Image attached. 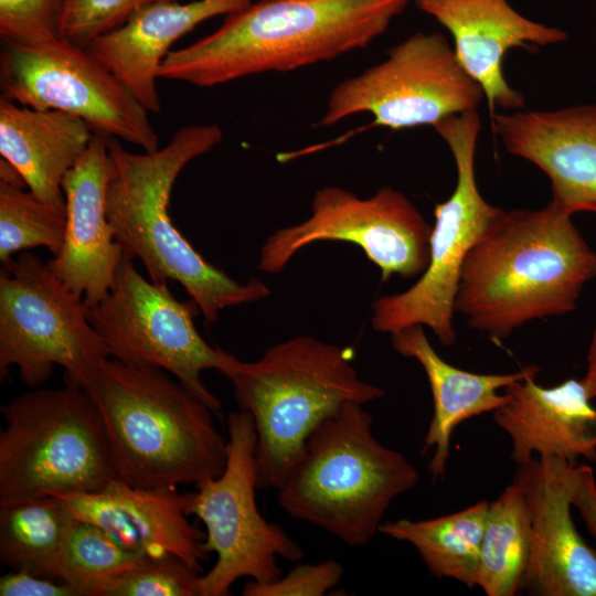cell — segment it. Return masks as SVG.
<instances>
[{
    "instance_id": "1",
    "label": "cell",
    "mask_w": 596,
    "mask_h": 596,
    "mask_svg": "<svg viewBox=\"0 0 596 596\" xmlns=\"http://www.w3.org/2000/svg\"><path fill=\"white\" fill-rule=\"evenodd\" d=\"M567 214L551 202L539 210L500 209L468 253L455 311L491 339L528 321L573 311L596 277V253Z\"/></svg>"
},
{
    "instance_id": "2",
    "label": "cell",
    "mask_w": 596,
    "mask_h": 596,
    "mask_svg": "<svg viewBox=\"0 0 596 596\" xmlns=\"http://www.w3.org/2000/svg\"><path fill=\"white\" fill-rule=\"evenodd\" d=\"M414 0H257L173 50L158 78L199 87L287 72L368 46Z\"/></svg>"
},
{
    "instance_id": "3",
    "label": "cell",
    "mask_w": 596,
    "mask_h": 596,
    "mask_svg": "<svg viewBox=\"0 0 596 596\" xmlns=\"http://www.w3.org/2000/svg\"><path fill=\"white\" fill-rule=\"evenodd\" d=\"M223 139L215 124L179 128L152 152L134 153L108 137L106 213L124 251L138 258L155 283L178 281L207 323L227 307L269 296L259 279L241 283L207 262L177 230L169 214L173 184L183 168Z\"/></svg>"
},
{
    "instance_id": "4",
    "label": "cell",
    "mask_w": 596,
    "mask_h": 596,
    "mask_svg": "<svg viewBox=\"0 0 596 596\" xmlns=\"http://www.w3.org/2000/svg\"><path fill=\"white\" fill-rule=\"evenodd\" d=\"M167 373L109 358L83 386L97 405L117 479L132 487L198 486L226 465L214 412Z\"/></svg>"
},
{
    "instance_id": "5",
    "label": "cell",
    "mask_w": 596,
    "mask_h": 596,
    "mask_svg": "<svg viewBox=\"0 0 596 596\" xmlns=\"http://www.w3.org/2000/svg\"><path fill=\"white\" fill-rule=\"evenodd\" d=\"M353 356L351 347L301 334L274 344L257 361H240L225 375L240 409L254 422L258 489L279 488L326 417L385 395L359 376Z\"/></svg>"
},
{
    "instance_id": "6",
    "label": "cell",
    "mask_w": 596,
    "mask_h": 596,
    "mask_svg": "<svg viewBox=\"0 0 596 596\" xmlns=\"http://www.w3.org/2000/svg\"><path fill=\"white\" fill-rule=\"evenodd\" d=\"M372 427L373 417L356 403L326 417L277 489L281 509L350 546L368 544L394 499L419 480L415 466L382 445Z\"/></svg>"
},
{
    "instance_id": "7",
    "label": "cell",
    "mask_w": 596,
    "mask_h": 596,
    "mask_svg": "<svg viewBox=\"0 0 596 596\" xmlns=\"http://www.w3.org/2000/svg\"><path fill=\"white\" fill-rule=\"evenodd\" d=\"M0 411V504L99 492L117 479L97 405L83 386L33 389Z\"/></svg>"
},
{
    "instance_id": "8",
    "label": "cell",
    "mask_w": 596,
    "mask_h": 596,
    "mask_svg": "<svg viewBox=\"0 0 596 596\" xmlns=\"http://www.w3.org/2000/svg\"><path fill=\"white\" fill-rule=\"evenodd\" d=\"M110 358L88 318V308L51 269L22 252L0 268V380L11 366L38 389L54 365L65 381L84 386Z\"/></svg>"
},
{
    "instance_id": "9",
    "label": "cell",
    "mask_w": 596,
    "mask_h": 596,
    "mask_svg": "<svg viewBox=\"0 0 596 596\" xmlns=\"http://www.w3.org/2000/svg\"><path fill=\"white\" fill-rule=\"evenodd\" d=\"M447 143L456 166L451 195L435 206L429 263L408 289L376 299L374 330L394 333L411 326L428 327L439 342H456L455 299L465 259L500 207L481 195L475 171L481 121L477 109L449 117L434 127Z\"/></svg>"
},
{
    "instance_id": "10",
    "label": "cell",
    "mask_w": 596,
    "mask_h": 596,
    "mask_svg": "<svg viewBox=\"0 0 596 596\" xmlns=\"http://www.w3.org/2000/svg\"><path fill=\"white\" fill-rule=\"evenodd\" d=\"M134 260L124 251L109 292L88 308L93 327L110 358L167 371L222 417L221 402L201 373L215 370L226 375L241 360L201 337L194 324L201 312L194 299L178 300L168 283L145 278Z\"/></svg>"
},
{
    "instance_id": "11",
    "label": "cell",
    "mask_w": 596,
    "mask_h": 596,
    "mask_svg": "<svg viewBox=\"0 0 596 596\" xmlns=\"http://www.w3.org/2000/svg\"><path fill=\"white\" fill-rule=\"evenodd\" d=\"M227 436L223 472L195 486L187 504V514L205 526L203 549L216 554L215 564L200 577V596L230 595L242 577L273 582L281 575L277 557L297 562L304 555L302 547L257 508V436L251 414L230 413Z\"/></svg>"
},
{
    "instance_id": "12",
    "label": "cell",
    "mask_w": 596,
    "mask_h": 596,
    "mask_svg": "<svg viewBox=\"0 0 596 596\" xmlns=\"http://www.w3.org/2000/svg\"><path fill=\"white\" fill-rule=\"evenodd\" d=\"M483 99L482 88L462 67L447 38L416 32L393 46L383 62L339 83L320 124L369 113L371 126L435 127L477 109Z\"/></svg>"
},
{
    "instance_id": "13",
    "label": "cell",
    "mask_w": 596,
    "mask_h": 596,
    "mask_svg": "<svg viewBox=\"0 0 596 596\" xmlns=\"http://www.w3.org/2000/svg\"><path fill=\"white\" fill-rule=\"evenodd\" d=\"M1 98L22 106L65 111L94 132L159 149L149 113L86 47L65 39L36 46L2 41Z\"/></svg>"
},
{
    "instance_id": "14",
    "label": "cell",
    "mask_w": 596,
    "mask_h": 596,
    "mask_svg": "<svg viewBox=\"0 0 596 596\" xmlns=\"http://www.w3.org/2000/svg\"><path fill=\"white\" fill-rule=\"evenodd\" d=\"M432 226L400 191L384 187L360 198L339 187L315 192L311 215L277 230L264 242L257 268L280 273L302 247L320 241L350 242L381 269L382 280L422 275L429 263Z\"/></svg>"
},
{
    "instance_id": "15",
    "label": "cell",
    "mask_w": 596,
    "mask_h": 596,
    "mask_svg": "<svg viewBox=\"0 0 596 596\" xmlns=\"http://www.w3.org/2000/svg\"><path fill=\"white\" fill-rule=\"evenodd\" d=\"M579 466L556 457H533L513 477L525 497L532 531L524 587L543 596H596V550L571 515Z\"/></svg>"
},
{
    "instance_id": "16",
    "label": "cell",
    "mask_w": 596,
    "mask_h": 596,
    "mask_svg": "<svg viewBox=\"0 0 596 596\" xmlns=\"http://www.w3.org/2000/svg\"><path fill=\"white\" fill-rule=\"evenodd\" d=\"M491 116L508 152L550 179L553 205L571 215L596 213V105Z\"/></svg>"
},
{
    "instance_id": "17",
    "label": "cell",
    "mask_w": 596,
    "mask_h": 596,
    "mask_svg": "<svg viewBox=\"0 0 596 596\" xmlns=\"http://www.w3.org/2000/svg\"><path fill=\"white\" fill-rule=\"evenodd\" d=\"M451 35L457 58L480 85L489 111L524 108V98L504 77L503 61L513 47L563 43L567 33L525 18L508 0H414Z\"/></svg>"
},
{
    "instance_id": "18",
    "label": "cell",
    "mask_w": 596,
    "mask_h": 596,
    "mask_svg": "<svg viewBox=\"0 0 596 596\" xmlns=\"http://www.w3.org/2000/svg\"><path fill=\"white\" fill-rule=\"evenodd\" d=\"M108 137L94 132L91 143L63 180L66 228L49 262L53 273L87 308L109 292L124 248L106 213Z\"/></svg>"
},
{
    "instance_id": "19",
    "label": "cell",
    "mask_w": 596,
    "mask_h": 596,
    "mask_svg": "<svg viewBox=\"0 0 596 596\" xmlns=\"http://www.w3.org/2000/svg\"><path fill=\"white\" fill-rule=\"evenodd\" d=\"M61 497L77 521L92 523L147 557L173 554L202 573L205 534L188 520V493L150 490L113 480L99 492Z\"/></svg>"
},
{
    "instance_id": "20",
    "label": "cell",
    "mask_w": 596,
    "mask_h": 596,
    "mask_svg": "<svg viewBox=\"0 0 596 596\" xmlns=\"http://www.w3.org/2000/svg\"><path fill=\"white\" fill-rule=\"evenodd\" d=\"M535 377L508 385L505 402L492 415L511 439V459L517 465L547 456L596 461V407L582 380L545 387Z\"/></svg>"
},
{
    "instance_id": "21",
    "label": "cell",
    "mask_w": 596,
    "mask_h": 596,
    "mask_svg": "<svg viewBox=\"0 0 596 596\" xmlns=\"http://www.w3.org/2000/svg\"><path fill=\"white\" fill-rule=\"evenodd\" d=\"M251 0L158 2L134 12L116 29L93 39L89 53L110 71L148 113L160 111L158 68L172 44L202 22L227 15Z\"/></svg>"
},
{
    "instance_id": "22",
    "label": "cell",
    "mask_w": 596,
    "mask_h": 596,
    "mask_svg": "<svg viewBox=\"0 0 596 596\" xmlns=\"http://www.w3.org/2000/svg\"><path fill=\"white\" fill-rule=\"evenodd\" d=\"M391 342L397 353L415 359L422 365L429 383L433 417L422 453L434 450L428 464L434 481L445 473L455 428L466 419L493 413L507 398L504 393H499L501 389L540 372L535 365L503 374H481L456 368L439 356L419 324L392 333Z\"/></svg>"
},
{
    "instance_id": "23",
    "label": "cell",
    "mask_w": 596,
    "mask_h": 596,
    "mask_svg": "<svg viewBox=\"0 0 596 596\" xmlns=\"http://www.w3.org/2000/svg\"><path fill=\"white\" fill-rule=\"evenodd\" d=\"M92 127L78 116L19 107L0 98V155L42 202L66 211L63 180L87 150Z\"/></svg>"
},
{
    "instance_id": "24",
    "label": "cell",
    "mask_w": 596,
    "mask_h": 596,
    "mask_svg": "<svg viewBox=\"0 0 596 596\" xmlns=\"http://www.w3.org/2000/svg\"><path fill=\"white\" fill-rule=\"evenodd\" d=\"M489 501L441 517L383 522L379 532L413 545L432 575L476 586Z\"/></svg>"
},
{
    "instance_id": "25",
    "label": "cell",
    "mask_w": 596,
    "mask_h": 596,
    "mask_svg": "<svg viewBox=\"0 0 596 596\" xmlns=\"http://www.w3.org/2000/svg\"><path fill=\"white\" fill-rule=\"evenodd\" d=\"M76 522L57 496L0 504V561L13 571L56 579L58 558Z\"/></svg>"
},
{
    "instance_id": "26",
    "label": "cell",
    "mask_w": 596,
    "mask_h": 596,
    "mask_svg": "<svg viewBox=\"0 0 596 596\" xmlns=\"http://www.w3.org/2000/svg\"><path fill=\"white\" fill-rule=\"evenodd\" d=\"M532 531L528 503L512 481L489 502L476 586L488 596H513L524 587Z\"/></svg>"
},
{
    "instance_id": "27",
    "label": "cell",
    "mask_w": 596,
    "mask_h": 596,
    "mask_svg": "<svg viewBox=\"0 0 596 596\" xmlns=\"http://www.w3.org/2000/svg\"><path fill=\"white\" fill-rule=\"evenodd\" d=\"M146 558L103 529L77 521L62 550L55 578L71 585L78 596H110Z\"/></svg>"
},
{
    "instance_id": "28",
    "label": "cell",
    "mask_w": 596,
    "mask_h": 596,
    "mask_svg": "<svg viewBox=\"0 0 596 596\" xmlns=\"http://www.w3.org/2000/svg\"><path fill=\"white\" fill-rule=\"evenodd\" d=\"M24 188L0 181L1 264L34 247H45L54 256L64 241L66 211L42 202Z\"/></svg>"
},
{
    "instance_id": "29",
    "label": "cell",
    "mask_w": 596,
    "mask_h": 596,
    "mask_svg": "<svg viewBox=\"0 0 596 596\" xmlns=\"http://www.w3.org/2000/svg\"><path fill=\"white\" fill-rule=\"evenodd\" d=\"M66 0H0L1 41L36 46L63 40Z\"/></svg>"
},
{
    "instance_id": "30",
    "label": "cell",
    "mask_w": 596,
    "mask_h": 596,
    "mask_svg": "<svg viewBox=\"0 0 596 596\" xmlns=\"http://www.w3.org/2000/svg\"><path fill=\"white\" fill-rule=\"evenodd\" d=\"M201 575L173 554L147 557L110 596H200Z\"/></svg>"
},
{
    "instance_id": "31",
    "label": "cell",
    "mask_w": 596,
    "mask_h": 596,
    "mask_svg": "<svg viewBox=\"0 0 596 596\" xmlns=\"http://www.w3.org/2000/svg\"><path fill=\"white\" fill-rule=\"evenodd\" d=\"M172 1L179 0H66L63 36L86 47L93 39L121 25L137 10Z\"/></svg>"
},
{
    "instance_id": "32",
    "label": "cell",
    "mask_w": 596,
    "mask_h": 596,
    "mask_svg": "<svg viewBox=\"0 0 596 596\" xmlns=\"http://www.w3.org/2000/svg\"><path fill=\"white\" fill-rule=\"evenodd\" d=\"M343 566L329 558L317 564H298L285 576L273 582L251 581L244 596H322L331 590L343 576Z\"/></svg>"
},
{
    "instance_id": "33",
    "label": "cell",
    "mask_w": 596,
    "mask_h": 596,
    "mask_svg": "<svg viewBox=\"0 0 596 596\" xmlns=\"http://www.w3.org/2000/svg\"><path fill=\"white\" fill-rule=\"evenodd\" d=\"M0 595L78 596L77 592L63 581L13 570L0 578Z\"/></svg>"
},
{
    "instance_id": "34",
    "label": "cell",
    "mask_w": 596,
    "mask_h": 596,
    "mask_svg": "<svg viewBox=\"0 0 596 596\" xmlns=\"http://www.w3.org/2000/svg\"><path fill=\"white\" fill-rule=\"evenodd\" d=\"M572 504L578 510L596 541V480L589 466L579 465V475L572 497Z\"/></svg>"
},
{
    "instance_id": "35",
    "label": "cell",
    "mask_w": 596,
    "mask_h": 596,
    "mask_svg": "<svg viewBox=\"0 0 596 596\" xmlns=\"http://www.w3.org/2000/svg\"><path fill=\"white\" fill-rule=\"evenodd\" d=\"M587 365L582 382L592 400L596 398V327L593 331L588 352Z\"/></svg>"
}]
</instances>
